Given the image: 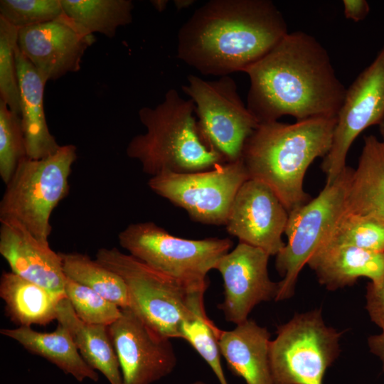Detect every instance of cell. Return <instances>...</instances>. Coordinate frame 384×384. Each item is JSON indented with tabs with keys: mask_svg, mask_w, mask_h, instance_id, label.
I'll use <instances>...</instances> for the list:
<instances>
[{
	"mask_svg": "<svg viewBox=\"0 0 384 384\" xmlns=\"http://www.w3.org/2000/svg\"><path fill=\"white\" fill-rule=\"evenodd\" d=\"M0 222V254L11 272L53 293L65 295V276L60 253L19 223Z\"/></svg>",
	"mask_w": 384,
	"mask_h": 384,
	"instance_id": "e0dca14e",
	"label": "cell"
},
{
	"mask_svg": "<svg viewBox=\"0 0 384 384\" xmlns=\"http://www.w3.org/2000/svg\"><path fill=\"white\" fill-rule=\"evenodd\" d=\"M192 384H205V383H203V382H201V381H198V382H195V383H193Z\"/></svg>",
	"mask_w": 384,
	"mask_h": 384,
	"instance_id": "f35d334b",
	"label": "cell"
},
{
	"mask_svg": "<svg viewBox=\"0 0 384 384\" xmlns=\"http://www.w3.org/2000/svg\"><path fill=\"white\" fill-rule=\"evenodd\" d=\"M244 73L250 78L246 106L259 124L284 115L336 118L346 91L326 50L303 31L288 33Z\"/></svg>",
	"mask_w": 384,
	"mask_h": 384,
	"instance_id": "6da1fadb",
	"label": "cell"
},
{
	"mask_svg": "<svg viewBox=\"0 0 384 384\" xmlns=\"http://www.w3.org/2000/svg\"><path fill=\"white\" fill-rule=\"evenodd\" d=\"M0 297L11 321L19 326H46L57 317L60 295L15 273L3 272L0 279Z\"/></svg>",
	"mask_w": 384,
	"mask_h": 384,
	"instance_id": "cb8c5ba5",
	"label": "cell"
},
{
	"mask_svg": "<svg viewBox=\"0 0 384 384\" xmlns=\"http://www.w3.org/2000/svg\"><path fill=\"white\" fill-rule=\"evenodd\" d=\"M383 121L384 46L346 89L336 116L331 146L321 164L326 185L332 183L346 167L347 154L356 137Z\"/></svg>",
	"mask_w": 384,
	"mask_h": 384,
	"instance_id": "7c38bea8",
	"label": "cell"
},
{
	"mask_svg": "<svg viewBox=\"0 0 384 384\" xmlns=\"http://www.w3.org/2000/svg\"><path fill=\"white\" fill-rule=\"evenodd\" d=\"M379 129H380V132L382 136L383 140L384 141V121L379 125Z\"/></svg>",
	"mask_w": 384,
	"mask_h": 384,
	"instance_id": "74e56055",
	"label": "cell"
},
{
	"mask_svg": "<svg viewBox=\"0 0 384 384\" xmlns=\"http://www.w3.org/2000/svg\"><path fill=\"white\" fill-rule=\"evenodd\" d=\"M343 12L346 18L358 22L366 18L370 11V6L366 0H343Z\"/></svg>",
	"mask_w": 384,
	"mask_h": 384,
	"instance_id": "836d02e7",
	"label": "cell"
},
{
	"mask_svg": "<svg viewBox=\"0 0 384 384\" xmlns=\"http://www.w3.org/2000/svg\"><path fill=\"white\" fill-rule=\"evenodd\" d=\"M353 169L347 166L312 200L289 212L284 231L287 241L276 255L275 267L282 279L275 301L291 298L299 274L323 245L346 211V196Z\"/></svg>",
	"mask_w": 384,
	"mask_h": 384,
	"instance_id": "ba28073f",
	"label": "cell"
},
{
	"mask_svg": "<svg viewBox=\"0 0 384 384\" xmlns=\"http://www.w3.org/2000/svg\"><path fill=\"white\" fill-rule=\"evenodd\" d=\"M270 256L260 248L240 242L219 260L215 270L223 278L224 299L218 307L226 321L242 324L257 304L275 300L278 282L268 274Z\"/></svg>",
	"mask_w": 384,
	"mask_h": 384,
	"instance_id": "5bb4252c",
	"label": "cell"
},
{
	"mask_svg": "<svg viewBox=\"0 0 384 384\" xmlns=\"http://www.w3.org/2000/svg\"><path fill=\"white\" fill-rule=\"evenodd\" d=\"M249 178L240 159L207 171L163 172L151 176L148 185L156 194L183 208L192 220L225 225L235 197Z\"/></svg>",
	"mask_w": 384,
	"mask_h": 384,
	"instance_id": "8fae6325",
	"label": "cell"
},
{
	"mask_svg": "<svg viewBox=\"0 0 384 384\" xmlns=\"http://www.w3.org/2000/svg\"><path fill=\"white\" fill-rule=\"evenodd\" d=\"M118 240L129 255L182 285L204 292L208 273L233 246L229 238H178L152 222L129 225Z\"/></svg>",
	"mask_w": 384,
	"mask_h": 384,
	"instance_id": "52a82bcc",
	"label": "cell"
},
{
	"mask_svg": "<svg viewBox=\"0 0 384 384\" xmlns=\"http://www.w3.org/2000/svg\"><path fill=\"white\" fill-rule=\"evenodd\" d=\"M65 276L87 287L114 303L128 308L129 297L124 280L88 255L78 252H60Z\"/></svg>",
	"mask_w": 384,
	"mask_h": 384,
	"instance_id": "484cf974",
	"label": "cell"
},
{
	"mask_svg": "<svg viewBox=\"0 0 384 384\" xmlns=\"http://www.w3.org/2000/svg\"><path fill=\"white\" fill-rule=\"evenodd\" d=\"M18 28L0 17V100L21 116L16 49Z\"/></svg>",
	"mask_w": 384,
	"mask_h": 384,
	"instance_id": "f546056e",
	"label": "cell"
},
{
	"mask_svg": "<svg viewBox=\"0 0 384 384\" xmlns=\"http://www.w3.org/2000/svg\"><path fill=\"white\" fill-rule=\"evenodd\" d=\"M64 292L76 315L87 324L108 326L122 314L117 304L66 277Z\"/></svg>",
	"mask_w": 384,
	"mask_h": 384,
	"instance_id": "83f0119b",
	"label": "cell"
},
{
	"mask_svg": "<svg viewBox=\"0 0 384 384\" xmlns=\"http://www.w3.org/2000/svg\"><path fill=\"white\" fill-rule=\"evenodd\" d=\"M16 61L27 157L43 159L60 147L50 133L46 119L43 97L47 81L22 54L18 45Z\"/></svg>",
	"mask_w": 384,
	"mask_h": 384,
	"instance_id": "ffe728a7",
	"label": "cell"
},
{
	"mask_svg": "<svg viewBox=\"0 0 384 384\" xmlns=\"http://www.w3.org/2000/svg\"><path fill=\"white\" fill-rule=\"evenodd\" d=\"M368 344L370 352L382 361L384 371V330H382L380 334L370 336Z\"/></svg>",
	"mask_w": 384,
	"mask_h": 384,
	"instance_id": "e575fe53",
	"label": "cell"
},
{
	"mask_svg": "<svg viewBox=\"0 0 384 384\" xmlns=\"http://www.w3.org/2000/svg\"><path fill=\"white\" fill-rule=\"evenodd\" d=\"M270 334L255 321L247 319L232 330H219L220 353L229 370L247 384H274L270 363Z\"/></svg>",
	"mask_w": 384,
	"mask_h": 384,
	"instance_id": "ac0fdd59",
	"label": "cell"
},
{
	"mask_svg": "<svg viewBox=\"0 0 384 384\" xmlns=\"http://www.w3.org/2000/svg\"><path fill=\"white\" fill-rule=\"evenodd\" d=\"M151 4L153 5V6L154 7L156 10H157L159 12H162L166 9L169 4V1L168 0H152L151 1Z\"/></svg>",
	"mask_w": 384,
	"mask_h": 384,
	"instance_id": "8d00e7d4",
	"label": "cell"
},
{
	"mask_svg": "<svg viewBox=\"0 0 384 384\" xmlns=\"http://www.w3.org/2000/svg\"><path fill=\"white\" fill-rule=\"evenodd\" d=\"M336 118L316 117L293 124H259L247 139L241 160L249 178L267 184L288 212L309 201L303 182L310 164L324 158Z\"/></svg>",
	"mask_w": 384,
	"mask_h": 384,
	"instance_id": "3957f363",
	"label": "cell"
},
{
	"mask_svg": "<svg viewBox=\"0 0 384 384\" xmlns=\"http://www.w3.org/2000/svg\"><path fill=\"white\" fill-rule=\"evenodd\" d=\"M64 14L60 0H1L0 17L18 29Z\"/></svg>",
	"mask_w": 384,
	"mask_h": 384,
	"instance_id": "1f68e13d",
	"label": "cell"
},
{
	"mask_svg": "<svg viewBox=\"0 0 384 384\" xmlns=\"http://www.w3.org/2000/svg\"><path fill=\"white\" fill-rule=\"evenodd\" d=\"M288 217L289 212L267 184L249 178L235 197L225 226L240 242L276 256L285 245L282 237Z\"/></svg>",
	"mask_w": 384,
	"mask_h": 384,
	"instance_id": "2e32d148",
	"label": "cell"
},
{
	"mask_svg": "<svg viewBox=\"0 0 384 384\" xmlns=\"http://www.w3.org/2000/svg\"><path fill=\"white\" fill-rule=\"evenodd\" d=\"M56 320L69 331L80 355L92 368L100 371L110 384H123L108 326L82 321L66 297L58 302Z\"/></svg>",
	"mask_w": 384,
	"mask_h": 384,
	"instance_id": "7402d4cb",
	"label": "cell"
},
{
	"mask_svg": "<svg viewBox=\"0 0 384 384\" xmlns=\"http://www.w3.org/2000/svg\"><path fill=\"white\" fill-rule=\"evenodd\" d=\"M95 260L124 280L128 308L164 337L181 338L185 321L206 314L204 292L189 289L129 254L100 248Z\"/></svg>",
	"mask_w": 384,
	"mask_h": 384,
	"instance_id": "5b68a950",
	"label": "cell"
},
{
	"mask_svg": "<svg viewBox=\"0 0 384 384\" xmlns=\"http://www.w3.org/2000/svg\"><path fill=\"white\" fill-rule=\"evenodd\" d=\"M26 154L21 116L0 100V176L7 184Z\"/></svg>",
	"mask_w": 384,
	"mask_h": 384,
	"instance_id": "f1b7e54d",
	"label": "cell"
},
{
	"mask_svg": "<svg viewBox=\"0 0 384 384\" xmlns=\"http://www.w3.org/2000/svg\"><path fill=\"white\" fill-rule=\"evenodd\" d=\"M219 330L205 314L183 323L181 338L186 340L198 353L220 384H228L220 362Z\"/></svg>",
	"mask_w": 384,
	"mask_h": 384,
	"instance_id": "4dcf8cb0",
	"label": "cell"
},
{
	"mask_svg": "<svg viewBox=\"0 0 384 384\" xmlns=\"http://www.w3.org/2000/svg\"><path fill=\"white\" fill-rule=\"evenodd\" d=\"M325 243L384 252V223L372 216L345 211Z\"/></svg>",
	"mask_w": 384,
	"mask_h": 384,
	"instance_id": "4316f807",
	"label": "cell"
},
{
	"mask_svg": "<svg viewBox=\"0 0 384 384\" xmlns=\"http://www.w3.org/2000/svg\"><path fill=\"white\" fill-rule=\"evenodd\" d=\"M366 299V309L370 320L384 330V274L378 282L368 284Z\"/></svg>",
	"mask_w": 384,
	"mask_h": 384,
	"instance_id": "d6a6232c",
	"label": "cell"
},
{
	"mask_svg": "<svg viewBox=\"0 0 384 384\" xmlns=\"http://www.w3.org/2000/svg\"><path fill=\"white\" fill-rule=\"evenodd\" d=\"M269 0H210L180 28L177 56L203 75L245 72L287 33Z\"/></svg>",
	"mask_w": 384,
	"mask_h": 384,
	"instance_id": "7a4b0ae2",
	"label": "cell"
},
{
	"mask_svg": "<svg viewBox=\"0 0 384 384\" xmlns=\"http://www.w3.org/2000/svg\"><path fill=\"white\" fill-rule=\"evenodd\" d=\"M196 107L174 88L154 107L138 111L144 134L134 136L126 154L139 161L144 172L191 173L211 169L226 161L203 137L196 120Z\"/></svg>",
	"mask_w": 384,
	"mask_h": 384,
	"instance_id": "277c9868",
	"label": "cell"
},
{
	"mask_svg": "<svg viewBox=\"0 0 384 384\" xmlns=\"http://www.w3.org/2000/svg\"><path fill=\"white\" fill-rule=\"evenodd\" d=\"M195 3L194 0H174V4L177 10L181 11L182 9H187L192 6Z\"/></svg>",
	"mask_w": 384,
	"mask_h": 384,
	"instance_id": "d590c367",
	"label": "cell"
},
{
	"mask_svg": "<svg viewBox=\"0 0 384 384\" xmlns=\"http://www.w3.org/2000/svg\"><path fill=\"white\" fill-rule=\"evenodd\" d=\"M76 159L73 144L60 146L43 159L23 158L6 184L0 220L18 222L36 238L48 242L50 215L68 192L69 176Z\"/></svg>",
	"mask_w": 384,
	"mask_h": 384,
	"instance_id": "8992f818",
	"label": "cell"
},
{
	"mask_svg": "<svg viewBox=\"0 0 384 384\" xmlns=\"http://www.w3.org/2000/svg\"><path fill=\"white\" fill-rule=\"evenodd\" d=\"M346 211L384 223V141L374 135L364 138L357 168L351 175Z\"/></svg>",
	"mask_w": 384,
	"mask_h": 384,
	"instance_id": "44dd1931",
	"label": "cell"
},
{
	"mask_svg": "<svg viewBox=\"0 0 384 384\" xmlns=\"http://www.w3.org/2000/svg\"><path fill=\"white\" fill-rule=\"evenodd\" d=\"M95 42L67 15L18 29V47L43 78L57 80L78 72L85 50Z\"/></svg>",
	"mask_w": 384,
	"mask_h": 384,
	"instance_id": "9a60e30c",
	"label": "cell"
},
{
	"mask_svg": "<svg viewBox=\"0 0 384 384\" xmlns=\"http://www.w3.org/2000/svg\"><path fill=\"white\" fill-rule=\"evenodd\" d=\"M276 334L269 352L274 384H323L341 334L325 324L321 309L295 314Z\"/></svg>",
	"mask_w": 384,
	"mask_h": 384,
	"instance_id": "9c48e42d",
	"label": "cell"
},
{
	"mask_svg": "<svg viewBox=\"0 0 384 384\" xmlns=\"http://www.w3.org/2000/svg\"><path fill=\"white\" fill-rule=\"evenodd\" d=\"M0 333L19 343L25 349L40 356L78 381H97L98 373L83 359L65 327L58 324L52 332H39L31 327L1 329Z\"/></svg>",
	"mask_w": 384,
	"mask_h": 384,
	"instance_id": "603a6c76",
	"label": "cell"
},
{
	"mask_svg": "<svg viewBox=\"0 0 384 384\" xmlns=\"http://www.w3.org/2000/svg\"><path fill=\"white\" fill-rule=\"evenodd\" d=\"M123 384H152L169 375L177 358L171 338L149 327L129 308L108 326Z\"/></svg>",
	"mask_w": 384,
	"mask_h": 384,
	"instance_id": "4fadbf2b",
	"label": "cell"
},
{
	"mask_svg": "<svg viewBox=\"0 0 384 384\" xmlns=\"http://www.w3.org/2000/svg\"><path fill=\"white\" fill-rule=\"evenodd\" d=\"M187 82L182 90L195 104L206 141L226 162L240 159L245 142L259 122L242 101L235 80L229 75L206 80L191 74Z\"/></svg>",
	"mask_w": 384,
	"mask_h": 384,
	"instance_id": "30bf717a",
	"label": "cell"
},
{
	"mask_svg": "<svg viewBox=\"0 0 384 384\" xmlns=\"http://www.w3.org/2000/svg\"><path fill=\"white\" fill-rule=\"evenodd\" d=\"M319 282L329 290L353 285L358 278L378 282L384 274V252L325 243L309 260Z\"/></svg>",
	"mask_w": 384,
	"mask_h": 384,
	"instance_id": "d6986e66",
	"label": "cell"
},
{
	"mask_svg": "<svg viewBox=\"0 0 384 384\" xmlns=\"http://www.w3.org/2000/svg\"><path fill=\"white\" fill-rule=\"evenodd\" d=\"M65 15L89 33L108 38L132 21L130 0H60Z\"/></svg>",
	"mask_w": 384,
	"mask_h": 384,
	"instance_id": "d4e9b609",
	"label": "cell"
}]
</instances>
